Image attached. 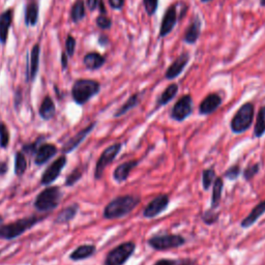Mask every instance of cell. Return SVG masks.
I'll use <instances>...</instances> for the list:
<instances>
[{
  "instance_id": "obj_1",
  "label": "cell",
  "mask_w": 265,
  "mask_h": 265,
  "mask_svg": "<svg viewBox=\"0 0 265 265\" xmlns=\"http://www.w3.org/2000/svg\"><path fill=\"white\" fill-rule=\"evenodd\" d=\"M141 202V198L136 195H124L114 198L105 207L103 216L107 220H117L126 217Z\"/></svg>"
},
{
  "instance_id": "obj_2",
  "label": "cell",
  "mask_w": 265,
  "mask_h": 265,
  "mask_svg": "<svg viewBox=\"0 0 265 265\" xmlns=\"http://www.w3.org/2000/svg\"><path fill=\"white\" fill-rule=\"evenodd\" d=\"M255 114V107L252 103L244 104L237 112L232 117L230 122L231 130L236 135L247 131L253 124V118Z\"/></svg>"
},
{
  "instance_id": "obj_3",
  "label": "cell",
  "mask_w": 265,
  "mask_h": 265,
  "mask_svg": "<svg viewBox=\"0 0 265 265\" xmlns=\"http://www.w3.org/2000/svg\"><path fill=\"white\" fill-rule=\"evenodd\" d=\"M41 219L36 216L21 219L17 222L0 226V238L2 240H14L22 235L25 231L30 229L33 225H36Z\"/></svg>"
},
{
  "instance_id": "obj_4",
  "label": "cell",
  "mask_w": 265,
  "mask_h": 265,
  "mask_svg": "<svg viewBox=\"0 0 265 265\" xmlns=\"http://www.w3.org/2000/svg\"><path fill=\"white\" fill-rule=\"evenodd\" d=\"M101 85L94 80L81 79L75 82L72 88V95L74 101L78 105H84L91 97L98 93Z\"/></svg>"
},
{
  "instance_id": "obj_5",
  "label": "cell",
  "mask_w": 265,
  "mask_h": 265,
  "mask_svg": "<svg viewBox=\"0 0 265 265\" xmlns=\"http://www.w3.org/2000/svg\"><path fill=\"white\" fill-rule=\"evenodd\" d=\"M61 198L62 192L58 187H49L38 195L35 206L39 211H51L58 206Z\"/></svg>"
},
{
  "instance_id": "obj_6",
  "label": "cell",
  "mask_w": 265,
  "mask_h": 265,
  "mask_svg": "<svg viewBox=\"0 0 265 265\" xmlns=\"http://www.w3.org/2000/svg\"><path fill=\"white\" fill-rule=\"evenodd\" d=\"M147 244L153 250L163 252L182 247L186 244V240L178 234H161L151 236L147 241Z\"/></svg>"
},
{
  "instance_id": "obj_7",
  "label": "cell",
  "mask_w": 265,
  "mask_h": 265,
  "mask_svg": "<svg viewBox=\"0 0 265 265\" xmlns=\"http://www.w3.org/2000/svg\"><path fill=\"white\" fill-rule=\"evenodd\" d=\"M136 250L134 242H125L112 249L105 260V265H124Z\"/></svg>"
},
{
  "instance_id": "obj_8",
  "label": "cell",
  "mask_w": 265,
  "mask_h": 265,
  "mask_svg": "<svg viewBox=\"0 0 265 265\" xmlns=\"http://www.w3.org/2000/svg\"><path fill=\"white\" fill-rule=\"evenodd\" d=\"M121 148H122L121 143H115L113 145H110L103 151V153L101 154V156H99L95 165V170H94L95 179H101L103 177L105 169L117 157Z\"/></svg>"
},
{
  "instance_id": "obj_9",
  "label": "cell",
  "mask_w": 265,
  "mask_h": 265,
  "mask_svg": "<svg viewBox=\"0 0 265 265\" xmlns=\"http://www.w3.org/2000/svg\"><path fill=\"white\" fill-rule=\"evenodd\" d=\"M170 198L167 194H160L144 207L143 217L146 219H153L163 214L168 208Z\"/></svg>"
},
{
  "instance_id": "obj_10",
  "label": "cell",
  "mask_w": 265,
  "mask_h": 265,
  "mask_svg": "<svg viewBox=\"0 0 265 265\" xmlns=\"http://www.w3.org/2000/svg\"><path fill=\"white\" fill-rule=\"evenodd\" d=\"M193 112V98L190 94L181 96L171 110L170 117L178 122L187 119Z\"/></svg>"
},
{
  "instance_id": "obj_11",
  "label": "cell",
  "mask_w": 265,
  "mask_h": 265,
  "mask_svg": "<svg viewBox=\"0 0 265 265\" xmlns=\"http://www.w3.org/2000/svg\"><path fill=\"white\" fill-rule=\"evenodd\" d=\"M65 165H66V157L64 155L59 156L45 170L44 174L42 175L41 182L44 186H48L54 182L57 179V177L60 175Z\"/></svg>"
},
{
  "instance_id": "obj_12",
  "label": "cell",
  "mask_w": 265,
  "mask_h": 265,
  "mask_svg": "<svg viewBox=\"0 0 265 265\" xmlns=\"http://www.w3.org/2000/svg\"><path fill=\"white\" fill-rule=\"evenodd\" d=\"M177 23V12L174 5L170 6L167 11H166L163 21L160 27V37L164 38L167 37L169 33L173 30Z\"/></svg>"
},
{
  "instance_id": "obj_13",
  "label": "cell",
  "mask_w": 265,
  "mask_h": 265,
  "mask_svg": "<svg viewBox=\"0 0 265 265\" xmlns=\"http://www.w3.org/2000/svg\"><path fill=\"white\" fill-rule=\"evenodd\" d=\"M190 60V54L184 52L181 55H179L168 68V70L166 71L165 77L166 79L168 80H173L175 78H177L184 70V68L187 66V64L189 63Z\"/></svg>"
},
{
  "instance_id": "obj_14",
  "label": "cell",
  "mask_w": 265,
  "mask_h": 265,
  "mask_svg": "<svg viewBox=\"0 0 265 265\" xmlns=\"http://www.w3.org/2000/svg\"><path fill=\"white\" fill-rule=\"evenodd\" d=\"M96 125V122H92L90 123L88 126H86L85 128H83L82 130H80L78 134H76L73 138H71L68 142H66L63 146L62 152L63 153H70L72 152L74 149H76L84 140L85 138L90 134L92 131V129L94 128V126Z\"/></svg>"
},
{
  "instance_id": "obj_15",
  "label": "cell",
  "mask_w": 265,
  "mask_h": 265,
  "mask_svg": "<svg viewBox=\"0 0 265 265\" xmlns=\"http://www.w3.org/2000/svg\"><path fill=\"white\" fill-rule=\"evenodd\" d=\"M138 165H139V161H137V160L127 161V162H124V163L118 165L113 172L114 180L118 183H122V182L126 181L129 174L131 173V171L134 170V168L137 167Z\"/></svg>"
},
{
  "instance_id": "obj_16",
  "label": "cell",
  "mask_w": 265,
  "mask_h": 265,
  "mask_svg": "<svg viewBox=\"0 0 265 265\" xmlns=\"http://www.w3.org/2000/svg\"><path fill=\"white\" fill-rule=\"evenodd\" d=\"M222 105V97L218 93L208 94L199 106V113L201 115H209L216 112Z\"/></svg>"
},
{
  "instance_id": "obj_17",
  "label": "cell",
  "mask_w": 265,
  "mask_h": 265,
  "mask_svg": "<svg viewBox=\"0 0 265 265\" xmlns=\"http://www.w3.org/2000/svg\"><path fill=\"white\" fill-rule=\"evenodd\" d=\"M57 152V147L53 144H43L36 150L35 162L37 165H43L52 158Z\"/></svg>"
},
{
  "instance_id": "obj_18",
  "label": "cell",
  "mask_w": 265,
  "mask_h": 265,
  "mask_svg": "<svg viewBox=\"0 0 265 265\" xmlns=\"http://www.w3.org/2000/svg\"><path fill=\"white\" fill-rule=\"evenodd\" d=\"M265 214V200L260 201L252 210L251 213L242 221L241 226L244 229H249L251 226H253L261 216Z\"/></svg>"
},
{
  "instance_id": "obj_19",
  "label": "cell",
  "mask_w": 265,
  "mask_h": 265,
  "mask_svg": "<svg viewBox=\"0 0 265 265\" xmlns=\"http://www.w3.org/2000/svg\"><path fill=\"white\" fill-rule=\"evenodd\" d=\"M201 25L202 23L200 18L196 17L194 21L191 23V25L188 27V29L186 30L183 41L187 44H195L197 42L201 33Z\"/></svg>"
},
{
  "instance_id": "obj_20",
  "label": "cell",
  "mask_w": 265,
  "mask_h": 265,
  "mask_svg": "<svg viewBox=\"0 0 265 265\" xmlns=\"http://www.w3.org/2000/svg\"><path fill=\"white\" fill-rule=\"evenodd\" d=\"M39 61H40V45L37 44L32 47L31 50L30 63L28 65V71H27V81H31L36 78L39 70Z\"/></svg>"
},
{
  "instance_id": "obj_21",
  "label": "cell",
  "mask_w": 265,
  "mask_h": 265,
  "mask_svg": "<svg viewBox=\"0 0 265 265\" xmlns=\"http://www.w3.org/2000/svg\"><path fill=\"white\" fill-rule=\"evenodd\" d=\"M13 22V10L6 11L0 15V43L5 44L8 39L9 29Z\"/></svg>"
},
{
  "instance_id": "obj_22",
  "label": "cell",
  "mask_w": 265,
  "mask_h": 265,
  "mask_svg": "<svg viewBox=\"0 0 265 265\" xmlns=\"http://www.w3.org/2000/svg\"><path fill=\"white\" fill-rule=\"evenodd\" d=\"M178 91V85L173 83L170 84L169 86H167L163 93L158 96L157 101H156V107H162V106H166L169 102H171L172 99L175 97V95L177 94Z\"/></svg>"
},
{
  "instance_id": "obj_23",
  "label": "cell",
  "mask_w": 265,
  "mask_h": 265,
  "mask_svg": "<svg viewBox=\"0 0 265 265\" xmlns=\"http://www.w3.org/2000/svg\"><path fill=\"white\" fill-rule=\"evenodd\" d=\"M141 94L142 93H134L131 96H129L127 101L115 112L114 117H120L126 114L128 111L136 108L141 101Z\"/></svg>"
},
{
  "instance_id": "obj_24",
  "label": "cell",
  "mask_w": 265,
  "mask_h": 265,
  "mask_svg": "<svg viewBox=\"0 0 265 265\" xmlns=\"http://www.w3.org/2000/svg\"><path fill=\"white\" fill-rule=\"evenodd\" d=\"M105 58L96 52H90L85 55L83 62L85 66L89 70H97L102 68V65L105 63Z\"/></svg>"
},
{
  "instance_id": "obj_25",
  "label": "cell",
  "mask_w": 265,
  "mask_h": 265,
  "mask_svg": "<svg viewBox=\"0 0 265 265\" xmlns=\"http://www.w3.org/2000/svg\"><path fill=\"white\" fill-rule=\"evenodd\" d=\"M96 251L95 246L93 245H83L78 247L75 251H73V253L70 255V258L73 261H80V260H84L87 259L89 257H91Z\"/></svg>"
},
{
  "instance_id": "obj_26",
  "label": "cell",
  "mask_w": 265,
  "mask_h": 265,
  "mask_svg": "<svg viewBox=\"0 0 265 265\" xmlns=\"http://www.w3.org/2000/svg\"><path fill=\"white\" fill-rule=\"evenodd\" d=\"M213 184H214V187H213L210 208L216 209L217 207H219L221 199H222V194H223V189H224V180H223L222 177H216Z\"/></svg>"
},
{
  "instance_id": "obj_27",
  "label": "cell",
  "mask_w": 265,
  "mask_h": 265,
  "mask_svg": "<svg viewBox=\"0 0 265 265\" xmlns=\"http://www.w3.org/2000/svg\"><path fill=\"white\" fill-rule=\"evenodd\" d=\"M78 210H79V205L77 203L68 206L60 211V214L57 216V218L55 220V223L64 224V223H68V222L72 221L77 216Z\"/></svg>"
},
{
  "instance_id": "obj_28",
  "label": "cell",
  "mask_w": 265,
  "mask_h": 265,
  "mask_svg": "<svg viewBox=\"0 0 265 265\" xmlns=\"http://www.w3.org/2000/svg\"><path fill=\"white\" fill-rule=\"evenodd\" d=\"M55 114V104L50 96H46L40 108V115L45 120L51 119Z\"/></svg>"
},
{
  "instance_id": "obj_29",
  "label": "cell",
  "mask_w": 265,
  "mask_h": 265,
  "mask_svg": "<svg viewBox=\"0 0 265 265\" xmlns=\"http://www.w3.org/2000/svg\"><path fill=\"white\" fill-rule=\"evenodd\" d=\"M38 17H39V7L35 2H32L26 7V13H25L26 25L35 26L38 22Z\"/></svg>"
},
{
  "instance_id": "obj_30",
  "label": "cell",
  "mask_w": 265,
  "mask_h": 265,
  "mask_svg": "<svg viewBox=\"0 0 265 265\" xmlns=\"http://www.w3.org/2000/svg\"><path fill=\"white\" fill-rule=\"evenodd\" d=\"M264 134H265V106L260 108L254 126V136L256 138H261Z\"/></svg>"
},
{
  "instance_id": "obj_31",
  "label": "cell",
  "mask_w": 265,
  "mask_h": 265,
  "mask_svg": "<svg viewBox=\"0 0 265 265\" xmlns=\"http://www.w3.org/2000/svg\"><path fill=\"white\" fill-rule=\"evenodd\" d=\"M217 174L214 167L207 168L202 171V186L205 191H208L211 188V184L214 183Z\"/></svg>"
},
{
  "instance_id": "obj_32",
  "label": "cell",
  "mask_w": 265,
  "mask_h": 265,
  "mask_svg": "<svg viewBox=\"0 0 265 265\" xmlns=\"http://www.w3.org/2000/svg\"><path fill=\"white\" fill-rule=\"evenodd\" d=\"M27 169V162L24 153L17 152L15 156V173L18 176H22Z\"/></svg>"
},
{
  "instance_id": "obj_33",
  "label": "cell",
  "mask_w": 265,
  "mask_h": 265,
  "mask_svg": "<svg viewBox=\"0 0 265 265\" xmlns=\"http://www.w3.org/2000/svg\"><path fill=\"white\" fill-rule=\"evenodd\" d=\"M72 19L74 22L81 21L85 16V5L83 0H77L72 9Z\"/></svg>"
},
{
  "instance_id": "obj_34",
  "label": "cell",
  "mask_w": 265,
  "mask_h": 265,
  "mask_svg": "<svg viewBox=\"0 0 265 265\" xmlns=\"http://www.w3.org/2000/svg\"><path fill=\"white\" fill-rule=\"evenodd\" d=\"M220 218V213L219 211H216V209L214 208H209V209H206L205 211H203L202 216H201V219H202V222L206 225H214L218 222Z\"/></svg>"
},
{
  "instance_id": "obj_35",
  "label": "cell",
  "mask_w": 265,
  "mask_h": 265,
  "mask_svg": "<svg viewBox=\"0 0 265 265\" xmlns=\"http://www.w3.org/2000/svg\"><path fill=\"white\" fill-rule=\"evenodd\" d=\"M259 171H260V164L255 163L248 166L243 173V176L247 181H250L259 173Z\"/></svg>"
},
{
  "instance_id": "obj_36",
  "label": "cell",
  "mask_w": 265,
  "mask_h": 265,
  "mask_svg": "<svg viewBox=\"0 0 265 265\" xmlns=\"http://www.w3.org/2000/svg\"><path fill=\"white\" fill-rule=\"evenodd\" d=\"M10 143V132L5 123H0V147L7 148Z\"/></svg>"
},
{
  "instance_id": "obj_37",
  "label": "cell",
  "mask_w": 265,
  "mask_h": 265,
  "mask_svg": "<svg viewBox=\"0 0 265 265\" xmlns=\"http://www.w3.org/2000/svg\"><path fill=\"white\" fill-rule=\"evenodd\" d=\"M241 173H242L241 166L240 165H233L225 171L224 177L229 179V180H235L241 175Z\"/></svg>"
},
{
  "instance_id": "obj_38",
  "label": "cell",
  "mask_w": 265,
  "mask_h": 265,
  "mask_svg": "<svg viewBox=\"0 0 265 265\" xmlns=\"http://www.w3.org/2000/svg\"><path fill=\"white\" fill-rule=\"evenodd\" d=\"M192 262L189 260H174V259H167L163 258L157 260L153 265H191Z\"/></svg>"
},
{
  "instance_id": "obj_39",
  "label": "cell",
  "mask_w": 265,
  "mask_h": 265,
  "mask_svg": "<svg viewBox=\"0 0 265 265\" xmlns=\"http://www.w3.org/2000/svg\"><path fill=\"white\" fill-rule=\"evenodd\" d=\"M83 175V172L81 169H75L69 176L68 178H66V181H65V184L68 187H72L74 186L76 182H78L81 177Z\"/></svg>"
},
{
  "instance_id": "obj_40",
  "label": "cell",
  "mask_w": 265,
  "mask_h": 265,
  "mask_svg": "<svg viewBox=\"0 0 265 265\" xmlns=\"http://www.w3.org/2000/svg\"><path fill=\"white\" fill-rule=\"evenodd\" d=\"M143 5L148 16H152L158 7V0H143Z\"/></svg>"
},
{
  "instance_id": "obj_41",
  "label": "cell",
  "mask_w": 265,
  "mask_h": 265,
  "mask_svg": "<svg viewBox=\"0 0 265 265\" xmlns=\"http://www.w3.org/2000/svg\"><path fill=\"white\" fill-rule=\"evenodd\" d=\"M96 25L101 29H109V28H111L112 21L110 18H108L104 15H99L96 18Z\"/></svg>"
},
{
  "instance_id": "obj_42",
  "label": "cell",
  "mask_w": 265,
  "mask_h": 265,
  "mask_svg": "<svg viewBox=\"0 0 265 265\" xmlns=\"http://www.w3.org/2000/svg\"><path fill=\"white\" fill-rule=\"evenodd\" d=\"M75 48H76V41L72 36H69L65 42V49H66V54L70 57H72L75 53Z\"/></svg>"
},
{
  "instance_id": "obj_43",
  "label": "cell",
  "mask_w": 265,
  "mask_h": 265,
  "mask_svg": "<svg viewBox=\"0 0 265 265\" xmlns=\"http://www.w3.org/2000/svg\"><path fill=\"white\" fill-rule=\"evenodd\" d=\"M109 5L114 10H121L124 6V0H109Z\"/></svg>"
},
{
  "instance_id": "obj_44",
  "label": "cell",
  "mask_w": 265,
  "mask_h": 265,
  "mask_svg": "<svg viewBox=\"0 0 265 265\" xmlns=\"http://www.w3.org/2000/svg\"><path fill=\"white\" fill-rule=\"evenodd\" d=\"M99 0H87V7L90 11H94L98 6Z\"/></svg>"
},
{
  "instance_id": "obj_45",
  "label": "cell",
  "mask_w": 265,
  "mask_h": 265,
  "mask_svg": "<svg viewBox=\"0 0 265 265\" xmlns=\"http://www.w3.org/2000/svg\"><path fill=\"white\" fill-rule=\"evenodd\" d=\"M8 171V164L5 162H0V175L6 174Z\"/></svg>"
},
{
  "instance_id": "obj_46",
  "label": "cell",
  "mask_w": 265,
  "mask_h": 265,
  "mask_svg": "<svg viewBox=\"0 0 265 265\" xmlns=\"http://www.w3.org/2000/svg\"><path fill=\"white\" fill-rule=\"evenodd\" d=\"M61 62H62V68L63 69L68 68V56H66L65 53H63L61 55Z\"/></svg>"
},
{
  "instance_id": "obj_47",
  "label": "cell",
  "mask_w": 265,
  "mask_h": 265,
  "mask_svg": "<svg viewBox=\"0 0 265 265\" xmlns=\"http://www.w3.org/2000/svg\"><path fill=\"white\" fill-rule=\"evenodd\" d=\"M98 6H99V12H101V14H102V15L106 14V9H105V5H104L103 0H99V2H98Z\"/></svg>"
},
{
  "instance_id": "obj_48",
  "label": "cell",
  "mask_w": 265,
  "mask_h": 265,
  "mask_svg": "<svg viewBox=\"0 0 265 265\" xmlns=\"http://www.w3.org/2000/svg\"><path fill=\"white\" fill-rule=\"evenodd\" d=\"M260 5L265 8V0H260Z\"/></svg>"
},
{
  "instance_id": "obj_49",
  "label": "cell",
  "mask_w": 265,
  "mask_h": 265,
  "mask_svg": "<svg viewBox=\"0 0 265 265\" xmlns=\"http://www.w3.org/2000/svg\"><path fill=\"white\" fill-rule=\"evenodd\" d=\"M3 222H4L3 217H0V226H3Z\"/></svg>"
},
{
  "instance_id": "obj_50",
  "label": "cell",
  "mask_w": 265,
  "mask_h": 265,
  "mask_svg": "<svg viewBox=\"0 0 265 265\" xmlns=\"http://www.w3.org/2000/svg\"><path fill=\"white\" fill-rule=\"evenodd\" d=\"M202 3H209V2H211V0H201Z\"/></svg>"
},
{
  "instance_id": "obj_51",
  "label": "cell",
  "mask_w": 265,
  "mask_h": 265,
  "mask_svg": "<svg viewBox=\"0 0 265 265\" xmlns=\"http://www.w3.org/2000/svg\"><path fill=\"white\" fill-rule=\"evenodd\" d=\"M0 123H2V122H0Z\"/></svg>"
}]
</instances>
